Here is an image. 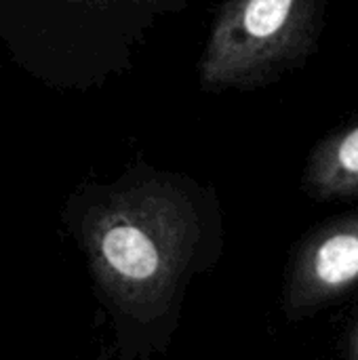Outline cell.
<instances>
[{
    "label": "cell",
    "mask_w": 358,
    "mask_h": 360,
    "mask_svg": "<svg viewBox=\"0 0 358 360\" xmlns=\"http://www.w3.org/2000/svg\"><path fill=\"white\" fill-rule=\"evenodd\" d=\"M321 0H224L205 44V91L255 89L279 78L312 44Z\"/></svg>",
    "instance_id": "1"
},
{
    "label": "cell",
    "mask_w": 358,
    "mask_h": 360,
    "mask_svg": "<svg viewBox=\"0 0 358 360\" xmlns=\"http://www.w3.org/2000/svg\"><path fill=\"white\" fill-rule=\"evenodd\" d=\"M317 274L327 285H342L358 276V236L338 234L317 253Z\"/></svg>",
    "instance_id": "2"
},
{
    "label": "cell",
    "mask_w": 358,
    "mask_h": 360,
    "mask_svg": "<svg viewBox=\"0 0 358 360\" xmlns=\"http://www.w3.org/2000/svg\"><path fill=\"white\" fill-rule=\"evenodd\" d=\"M319 165L327 169L331 179L358 181V124L325 141Z\"/></svg>",
    "instance_id": "3"
},
{
    "label": "cell",
    "mask_w": 358,
    "mask_h": 360,
    "mask_svg": "<svg viewBox=\"0 0 358 360\" xmlns=\"http://www.w3.org/2000/svg\"><path fill=\"white\" fill-rule=\"evenodd\" d=\"M137 2H146V4H152V6H160V8H179L188 0H137Z\"/></svg>",
    "instance_id": "4"
}]
</instances>
